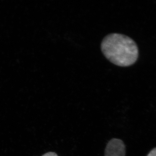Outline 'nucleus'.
Returning <instances> with one entry per match:
<instances>
[{"mask_svg":"<svg viewBox=\"0 0 156 156\" xmlns=\"http://www.w3.org/2000/svg\"><path fill=\"white\" fill-rule=\"evenodd\" d=\"M101 50L109 61L122 67L134 64L139 56L138 47L134 40L121 34L106 36L101 42Z\"/></svg>","mask_w":156,"mask_h":156,"instance_id":"f257e3e1","label":"nucleus"},{"mask_svg":"<svg viewBox=\"0 0 156 156\" xmlns=\"http://www.w3.org/2000/svg\"><path fill=\"white\" fill-rule=\"evenodd\" d=\"M126 146L122 140L113 138L110 140L105 150V156H125Z\"/></svg>","mask_w":156,"mask_h":156,"instance_id":"f03ea898","label":"nucleus"},{"mask_svg":"<svg viewBox=\"0 0 156 156\" xmlns=\"http://www.w3.org/2000/svg\"><path fill=\"white\" fill-rule=\"evenodd\" d=\"M42 156H58V155L56 153L52 152H50L47 153L43 155Z\"/></svg>","mask_w":156,"mask_h":156,"instance_id":"7ed1b4c3","label":"nucleus"},{"mask_svg":"<svg viewBox=\"0 0 156 156\" xmlns=\"http://www.w3.org/2000/svg\"><path fill=\"white\" fill-rule=\"evenodd\" d=\"M147 156H156V148L151 151Z\"/></svg>","mask_w":156,"mask_h":156,"instance_id":"20e7f679","label":"nucleus"}]
</instances>
